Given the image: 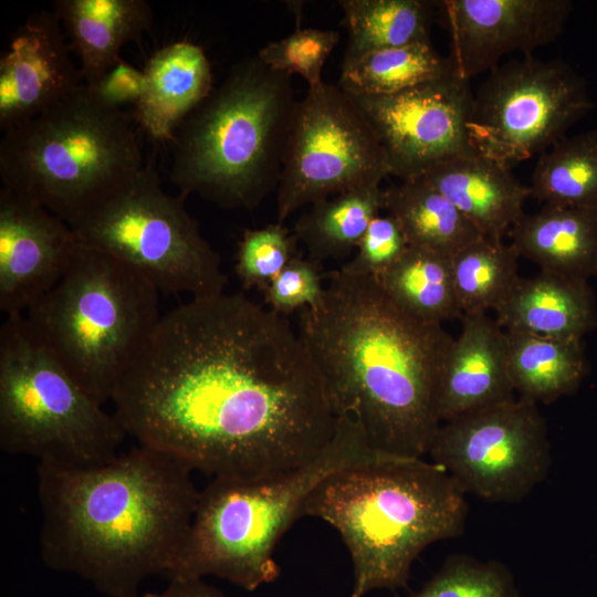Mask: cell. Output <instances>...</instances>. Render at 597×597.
<instances>
[{
    "mask_svg": "<svg viewBox=\"0 0 597 597\" xmlns=\"http://www.w3.org/2000/svg\"><path fill=\"white\" fill-rule=\"evenodd\" d=\"M138 444L211 478L260 479L315 459L337 417L287 317L242 293L161 315L112 398Z\"/></svg>",
    "mask_w": 597,
    "mask_h": 597,
    "instance_id": "obj_1",
    "label": "cell"
},
{
    "mask_svg": "<svg viewBox=\"0 0 597 597\" xmlns=\"http://www.w3.org/2000/svg\"><path fill=\"white\" fill-rule=\"evenodd\" d=\"M298 335L336 417H352L386 454L425 458L441 421L437 396L454 338L399 307L375 276L333 271Z\"/></svg>",
    "mask_w": 597,
    "mask_h": 597,
    "instance_id": "obj_2",
    "label": "cell"
},
{
    "mask_svg": "<svg viewBox=\"0 0 597 597\" xmlns=\"http://www.w3.org/2000/svg\"><path fill=\"white\" fill-rule=\"evenodd\" d=\"M192 472L142 444L97 464L39 462L43 562L108 597H137L186 537L199 495Z\"/></svg>",
    "mask_w": 597,
    "mask_h": 597,
    "instance_id": "obj_3",
    "label": "cell"
},
{
    "mask_svg": "<svg viewBox=\"0 0 597 597\" xmlns=\"http://www.w3.org/2000/svg\"><path fill=\"white\" fill-rule=\"evenodd\" d=\"M465 492L439 464L390 457L338 471L310 495L303 516L333 526L353 567L350 597L407 585L412 563L429 545L460 536Z\"/></svg>",
    "mask_w": 597,
    "mask_h": 597,
    "instance_id": "obj_4",
    "label": "cell"
},
{
    "mask_svg": "<svg viewBox=\"0 0 597 597\" xmlns=\"http://www.w3.org/2000/svg\"><path fill=\"white\" fill-rule=\"evenodd\" d=\"M390 457L374 449L349 416L312 461L260 479L211 478L199 491L193 516L166 576H212L253 591L280 574L273 554L291 524L303 516L313 491L334 473Z\"/></svg>",
    "mask_w": 597,
    "mask_h": 597,
    "instance_id": "obj_5",
    "label": "cell"
},
{
    "mask_svg": "<svg viewBox=\"0 0 597 597\" xmlns=\"http://www.w3.org/2000/svg\"><path fill=\"white\" fill-rule=\"evenodd\" d=\"M295 104L290 75L242 59L176 130L170 181L224 209L258 207L277 188Z\"/></svg>",
    "mask_w": 597,
    "mask_h": 597,
    "instance_id": "obj_6",
    "label": "cell"
},
{
    "mask_svg": "<svg viewBox=\"0 0 597 597\" xmlns=\"http://www.w3.org/2000/svg\"><path fill=\"white\" fill-rule=\"evenodd\" d=\"M135 123L133 112L104 105L83 84L4 132L3 188L70 224L145 166Z\"/></svg>",
    "mask_w": 597,
    "mask_h": 597,
    "instance_id": "obj_7",
    "label": "cell"
},
{
    "mask_svg": "<svg viewBox=\"0 0 597 597\" xmlns=\"http://www.w3.org/2000/svg\"><path fill=\"white\" fill-rule=\"evenodd\" d=\"M159 294L129 266L81 242L62 280L24 316L69 374L104 405L157 327Z\"/></svg>",
    "mask_w": 597,
    "mask_h": 597,
    "instance_id": "obj_8",
    "label": "cell"
},
{
    "mask_svg": "<svg viewBox=\"0 0 597 597\" xmlns=\"http://www.w3.org/2000/svg\"><path fill=\"white\" fill-rule=\"evenodd\" d=\"M127 436L53 356L24 315L0 327V447L39 462L111 460Z\"/></svg>",
    "mask_w": 597,
    "mask_h": 597,
    "instance_id": "obj_9",
    "label": "cell"
},
{
    "mask_svg": "<svg viewBox=\"0 0 597 597\" xmlns=\"http://www.w3.org/2000/svg\"><path fill=\"white\" fill-rule=\"evenodd\" d=\"M167 193L150 166L70 223L80 241L129 266L163 294L191 297L224 292L217 251L185 207Z\"/></svg>",
    "mask_w": 597,
    "mask_h": 597,
    "instance_id": "obj_10",
    "label": "cell"
},
{
    "mask_svg": "<svg viewBox=\"0 0 597 597\" xmlns=\"http://www.w3.org/2000/svg\"><path fill=\"white\" fill-rule=\"evenodd\" d=\"M367 118L337 84L323 82L296 102L276 188L277 222L297 209L389 176Z\"/></svg>",
    "mask_w": 597,
    "mask_h": 597,
    "instance_id": "obj_11",
    "label": "cell"
},
{
    "mask_svg": "<svg viewBox=\"0 0 597 597\" xmlns=\"http://www.w3.org/2000/svg\"><path fill=\"white\" fill-rule=\"evenodd\" d=\"M594 107L585 78L563 60H511L473 93L470 137L482 155L510 165L544 153Z\"/></svg>",
    "mask_w": 597,
    "mask_h": 597,
    "instance_id": "obj_12",
    "label": "cell"
},
{
    "mask_svg": "<svg viewBox=\"0 0 597 597\" xmlns=\"http://www.w3.org/2000/svg\"><path fill=\"white\" fill-rule=\"evenodd\" d=\"M428 457L467 493L494 503L523 500L549 469L546 422L519 397L442 422Z\"/></svg>",
    "mask_w": 597,
    "mask_h": 597,
    "instance_id": "obj_13",
    "label": "cell"
},
{
    "mask_svg": "<svg viewBox=\"0 0 597 597\" xmlns=\"http://www.w3.org/2000/svg\"><path fill=\"white\" fill-rule=\"evenodd\" d=\"M469 82L450 74L389 95L346 93L370 124L390 175L404 180L475 150L469 130L473 106Z\"/></svg>",
    "mask_w": 597,
    "mask_h": 597,
    "instance_id": "obj_14",
    "label": "cell"
},
{
    "mask_svg": "<svg viewBox=\"0 0 597 597\" xmlns=\"http://www.w3.org/2000/svg\"><path fill=\"white\" fill-rule=\"evenodd\" d=\"M569 0H443L440 22L449 34L453 73L470 81L513 52L556 41L573 11Z\"/></svg>",
    "mask_w": 597,
    "mask_h": 597,
    "instance_id": "obj_15",
    "label": "cell"
},
{
    "mask_svg": "<svg viewBox=\"0 0 597 597\" xmlns=\"http://www.w3.org/2000/svg\"><path fill=\"white\" fill-rule=\"evenodd\" d=\"M81 241L39 202L0 189V310L24 315L65 275Z\"/></svg>",
    "mask_w": 597,
    "mask_h": 597,
    "instance_id": "obj_16",
    "label": "cell"
},
{
    "mask_svg": "<svg viewBox=\"0 0 597 597\" xmlns=\"http://www.w3.org/2000/svg\"><path fill=\"white\" fill-rule=\"evenodd\" d=\"M83 84L54 11L31 14L0 59V129L42 114Z\"/></svg>",
    "mask_w": 597,
    "mask_h": 597,
    "instance_id": "obj_17",
    "label": "cell"
},
{
    "mask_svg": "<svg viewBox=\"0 0 597 597\" xmlns=\"http://www.w3.org/2000/svg\"><path fill=\"white\" fill-rule=\"evenodd\" d=\"M462 329L448 354L437 396L442 422L515 399L503 327L486 313L462 316Z\"/></svg>",
    "mask_w": 597,
    "mask_h": 597,
    "instance_id": "obj_18",
    "label": "cell"
},
{
    "mask_svg": "<svg viewBox=\"0 0 597 597\" xmlns=\"http://www.w3.org/2000/svg\"><path fill=\"white\" fill-rule=\"evenodd\" d=\"M419 177L458 208L483 237L493 239L509 233L524 216L525 200L531 197L530 187L507 165L476 149L441 160Z\"/></svg>",
    "mask_w": 597,
    "mask_h": 597,
    "instance_id": "obj_19",
    "label": "cell"
},
{
    "mask_svg": "<svg viewBox=\"0 0 597 597\" xmlns=\"http://www.w3.org/2000/svg\"><path fill=\"white\" fill-rule=\"evenodd\" d=\"M143 71L145 88L133 111L136 124L153 139L171 142L213 90L210 62L201 46L177 41L157 50Z\"/></svg>",
    "mask_w": 597,
    "mask_h": 597,
    "instance_id": "obj_20",
    "label": "cell"
},
{
    "mask_svg": "<svg viewBox=\"0 0 597 597\" xmlns=\"http://www.w3.org/2000/svg\"><path fill=\"white\" fill-rule=\"evenodd\" d=\"M495 312L505 331L554 338L582 339L597 324L588 281L543 270L520 277Z\"/></svg>",
    "mask_w": 597,
    "mask_h": 597,
    "instance_id": "obj_21",
    "label": "cell"
},
{
    "mask_svg": "<svg viewBox=\"0 0 597 597\" xmlns=\"http://www.w3.org/2000/svg\"><path fill=\"white\" fill-rule=\"evenodd\" d=\"M54 13L86 85L118 63L122 48L153 24V10L145 0H57Z\"/></svg>",
    "mask_w": 597,
    "mask_h": 597,
    "instance_id": "obj_22",
    "label": "cell"
},
{
    "mask_svg": "<svg viewBox=\"0 0 597 597\" xmlns=\"http://www.w3.org/2000/svg\"><path fill=\"white\" fill-rule=\"evenodd\" d=\"M519 256L541 270L588 281L597 276V210L544 206L509 231Z\"/></svg>",
    "mask_w": 597,
    "mask_h": 597,
    "instance_id": "obj_23",
    "label": "cell"
},
{
    "mask_svg": "<svg viewBox=\"0 0 597 597\" xmlns=\"http://www.w3.org/2000/svg\"><path fill=\"white\" fill-rule=\"evenodd\" d=\"M384 210L410 247L453 256L483 235L442 193L420 177L385 189Z\"/></svg>",
    "mask_w": 597,
    "mask_h": 597,
    "instance_id": "obj_24",
    "label": "cell"
},
{
    "mask_svg": "<svg viewBox=\"0 0 597 597\" xmlns=\"http://www.w3.org/2000/svg\"><path fill=\"white\" fill-rule=\"evenodd\" d=\"M509 375L515 392L535 402H552L580 384L586 358L582 339L505 331Z\"/></svg>",
    "mask_w": 597,
    "mask_h": 597,
    "instance_id": "obj_25",
    "label": "cell"
},
{
    "mask_svg": "<svg viewBox=\"0 0 597 597\" xmlns=\"http://www.w3.org/2000/svg\"><path fill=\"white\" fill-rule=\"evenodd\" d=\"M295 223L294 235L308 256L343 258L357 249L375 217L385 207V189L369 184L322 199Z\"/></svg>",
    "mask_w": 597,
    "mask_h": 597,
    "instance_id": "obj_26",
    "label": "cell"
},
{
    "mask_svg": "<svg viewBox=\"0 0 597 597\" xmlns=\"http://www.w3.org/2000/svg\"><path fill=\"white\" fill-rule=\"evenodd\" d=\"M450 74L449 57L417 42L344 56L337 85L349 94L389 95Z\"/></svg>",
    "mask_w": 597,
    "mask_h": 597,
    "instance_id": "obj_27",
    "label": "cell"
},
{
    "mask_svg": "<svg viewBox=\"0 0 597 597\" xmlns=\"http://www.w3.org/2000/svg\"><path fill=\"white\" fill-rule=\"evenodd\" d=\"M451 259L409 245L401 258L377 279L405 312L427 323L442 324L463 316L454 290Z\"/></svg>",
    "mask_w": 597,
    "mask_h": 597,
    "instance_id": "obj_28",
    "label": "cell"
},
{
    "mask_svg": "<svg viewBox=\"0 0 597 597\" xmlns=\"http://www.w3.org/2000/svg\"><path fill=\"white\" fill-rule=\"evenodd\" d=\"M348 42L344 56L430 41L438 1L342 0Z\"/></svg>",
    "mask_w": 597,
    "mask_h": 597,
    "instance_id": "obj_29",
    "label": "cell"
},
{
    "mask_svg": "<svg viewBox=\"0 0 597 597\" xmlns=\"http://www.w3.org/2000/svg\"><path fill=\"white\" fill-rule=\"evenodd\" d=\"M530 189L544 206L597 210V130L564 136L542 153Z\"/></svg>",
    "mask_w": 597,
    "mask_h": 597,
    "instance_id": "obj_30",
    "label": "cell"
},
{
    "mask_svg": "<svg viewBox=\"0 0 597 597\" xmlns=\"http://www.w3.org/2000/svg\"><path fill=\"white\" fill-rule=\"evenodd\" d=\"M519 258L511 243L489 237L453 255V284L462 313L495 311L520 279Z\"/></svg>",
    "mask_w": 597,
    "mask_h": 597,
    "instance_id": "obj_31",
    "label": "cell"
},
{
    "mask_svg": "<svg viewBox=\"0 0 597 597\" xmlns=\"http://www.w3.org/2000/svg\"><path fill=\"white\" fill-rule=\"evenodd\" d=\"M411 597H519V590L503 564L455 555Z\"/></svg>",
    "mask_w": 597,
    "mask_h": 597,
    "instance_id": "obj_32",
    "label": "cell"
},
{
    "mask_svg": "<svg viewBox=\"0 0 597 597\" xmlns=\"http://www.w3.org/2000/svg\"><path fill=\"white\" fill-rule=\"evenodd\" d=\"M296 237L282 223L248 229L238 244L235 273L244 289L261 292L297 254Z\"/></svg>",
    "mask_w": 597,
    "mask_h": 597,
    "instance_id": "obj_33",
    "label": "cell"
},
{
    "mask_svg": "<svg viewBox=\"0 0 597 597\" xmlns=\"http://www.w3.org/2000/svg\"><path fill=\"white\" fill-rule=\"evenodd\" d=\"M339 41L334 30L296 29L292 34L268 43L258 56L274 71L302 76L308 88L320 86L323 66Z\"/></svg>",
    "mask_w": 597,
    "mask_h": 597,
    "instance_id": "obj_34",
    "label": "cell"
},
{
    "mask_svg": "<svg viewBox=\"0 0 597 597\" xmlns=\"http://www.w3.org/2000/svg\"><path fill=\"white\" fill-rule=\"evenodd\" d=\"M320 271L318 261L296 254L262 291L265 303L286 317L296 310L317 305L325 290Z\"/></svg>",
    "mask_w": 597,
    "mask_h": 597,
    "instance_id": "obj_35",
    "label": "cell"
},
{
    "mask_svg": "<svg viewBox=\"0 0 597 597\" xmlns=\"http://www.w3.org/2000/svg\"><path fill=\"white\" fill-rule=\"evenodd\" d=\"M409 244L394 217L378 214L363 235L353 259L342 270L380 277L405 253Z\"/></svg>",
    "mask_w": 597,
    "mask_h": 597,
    "instance_id": "obj_36",
    "label": "cell"
},
{
    "mask_svg": "<svg viewBox=\"0 0 597 597\" xmlns=\"http://www.w3.org/2000/svg\"><path fill=\"white\" fill-rule=\"evenodd\" d=\"M95 97L106 106L123 108L125 104H136L145 88L143 70L121 60L95 84L87 85Z\"/></svg>",
    "mask_w": 597,
    "mask_h": 597,
    "instance_id": "obj_37",
    "label": "cell"
},
{
    "mask_svg": "<svg viewBox=\"0 0 597 597\" xmlns=\"http://www.w3.org/2000/svg\"><path fill=\"white\" fill-rule=\"evenodd\" d=\"M137 597H227L219 589L208 585L203 579H171L170 584L159 593L145 594Z\"/></svg>",
    "mask_w": 597,
    "mask_h": 597,
    "instance_id": "obj_38",
    "label": "cell"
}]
</instances>
